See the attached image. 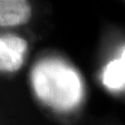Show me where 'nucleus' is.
Listing matches in <instances>:
<instances>
[{"label":"nucleus","mask_w":125,"mask_h":125,"mask_svg":"<svg viewBox=\"0 0 125 125\" xmlns=\"http://www.w3.org/2000/svg\"><path fill=\"white\" fill-rule=\"evenodd\" d=\"M27 43L16 35H4L0 39V68L3 72H15L22 65Z\"/></svg>","instance_id":"f03ea898"},{"label":"nucleus","mask_w":125,"mask_h":125,"mask_svg":"<svg viewBox=\"0 0 125 125\" xmlns=\"http://www.w3.org/2000/svg\"><path fill=\"white\" fill-rule=\"evenodd\" d=\"M121 59H123V60H124V61H125V48H124V50L122 51V54H121Z\"/></svg>","instance_id":"39448f33"},{"label":"nucleus","mask_w":125,"mask_h":125,"mask_svg":"<svg viewBox=\"0 0 125 125\" xmlns=\"http://www.w3.org/2000/svg\"><path fill=\"white\" fill-rule=\"evenodd\" d=\"M31 7L22 0L0 1V25L15 26L26 23L31 18Z\"/></svg>","instance_id":"7ed1b4c3"},{"label":"nucleus","mask_w":125,"mask_h":125,"mask_svg":"<svg viewBox=\"0 0 125 125\" xmlns=\"http://www.w3.org/2000/svg\"><path fill=\"white\" fill-rule=\"evenodd\" d=\"M103 83L110 89H121L125 85V61L121 58L107 64L103 73Z\"/></svg>","instance_id":"20e7f679"},{"label":"nucleus","mask_w":125,"mask_h":125,"mask_svg":"<svg viewBox=\"0 0 125 125\" xmlns=\"http://www.w3.org/2000/svg\"><path fill=\"white\" fill-rule=\"evenodd\" d=\"M32 85L37 96L57 110H71L83 96L78 73L66 63L54 58L36 64L32 70Z\"/></svg>","instance_id":"f257e3e1"}]
</instances>
